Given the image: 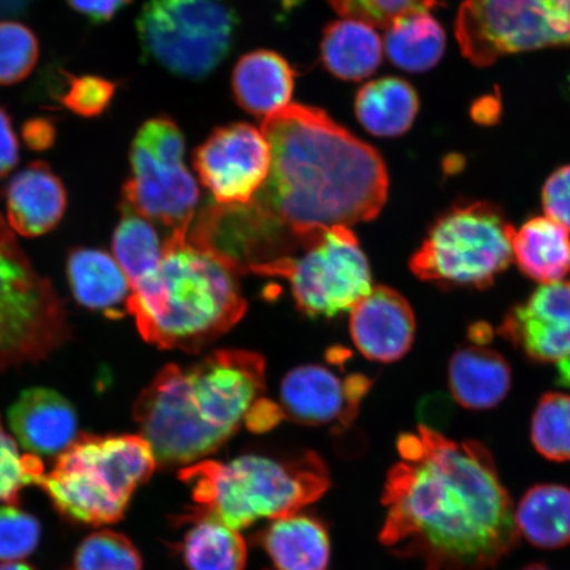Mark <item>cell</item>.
<instances>
[{
    "mask_svg": "<svg viewBox=\"0 0 570 570\" xmlns=\"http://www.w3.org/2000/svg\"><path fill=\"white\" fill-rule=\"evenodd\" d=\"M271 149L265 184L246 205L199 214L205 245L244 274L291 255L321 227L367 223L387 202L380 153L324 110L289 105L263 119Z\"/></svg>",
    "mask_w": 570,
    "mask_h": 570,
    "instance_id": "cell-1",
    "label": "cell"
},
{
    "mask_svg": "<svg viewBox=\"0 0 570 570\" xmlns=\"http://www.w3.org/2000/svg\"><path fill=\"white\" fill-rule=\"evenodd\" d=\"M381 543L422 570H495L519 543L514 501L490 449L426 425L396 441Z\"/></svg>",
    "mask_w": 570,
    "mask_h": 570,
    "instance_id": "cell-2",
    "label": "cell"
},
{
    "mask_svg": "<svg viewBox=\"0 0 570 570\" xmlns=\"http://www.w3.org/2000/svg\"><path fill=\"white\" fill-rule=\"evenodd\" d=\"M265 389L262 355L219 351L188 367H164L139 395L134 419L160 466L185 468L217 452Z\"/></svg>",
    "mask_w": 570,
    "mask_h": 570,
    "instance_id": "cell-3",
    "label": "cell"
},
{
    "mask_svg": "<svg viewBox=\"0 0 570 570\" xmlns=\"http://www.w3.org/2000/svg\"><path fill=\"white\" fill-rule=\"evenodd\" d=\"M237 275L189 232L170 233L158 275L131 291L126 309L149 344L197 353L245 316Z\"/></svg>",
    "mask_w": 570,
    "mask_h": 570,
    "instance_id": "cell-4",
    "label": "cell"
},
{
    "mask_svg": "<svg viewBox=\"0 0 570 570\" xmlns=\"http://www.w3.org/2000/svg\"><path fill=\"white\" fill-rule=\"evenodd\" d=\"M180 480L190 488L196 509L233 530L263 519L296 514L330 488V474L315 453L295 459L244 454L230 461L205 460L185 466Z\"/></svg>",
    "mask_w": 570,
    "mask_h": 570,
    "instance_id": "cell-5",
    "label": "cell"
},
{
    "mask_svg": "<svg viewBox=\"0 0 570 570\" xmlns=\"http://www.w3.org/2000/svg\"><path fill=\"white\" fill-rule=\"evenodd\" d=\"M156 465L153 448L140 434L85 433L59 454L39 487L69 522L114 524L124 519Z\"/></svg>",
    "mask_w": 570,
    "mask_h": 570,
    "instance_id": "cell-6",
    "label": "cell"
},
{
    "mask_svg": "<svg viewBox=\"0 0 570 570\" xmlns=\"http://www.w3.org/2000/svg\"><path fill=\"white\" fill-rule=\"evenodd\" d=\"M515 227L489 202H459L440 214L410 267L443 289H487L514 261Z\"/></svg>",
    "mask_w": 570,
    "mask_h": 570,
    "instance_id": "cell-7",
    "label": "cell"
},
{
    "mask_svg": "<svg viewBox=\"0 0 570 570\" xmlns=\"http://www.w3.org/2000/svg\"><path fill=\"white\" fill-rule=\"evenodd\" d=\"M239 18L227 0H147L137 19L149 60L202 81L230 55Z\"/></svg>",
    "mask_w": 570,
    "mask_h": 570,
    "instance_id": "cell-8",
    "label": "cell"
},
{
    "mask_svg": "<svg viewBox=\"0 0 570 570\" xmlns=\"http://www.w3.org/2000/svg\"><path fill=\"white\" fill-rule=\"evenodd\" d=\"M298 253L249 269L283 277L304 315L332 318L352 311L372 287V271L351 227H321L298 240Z\"/></svg>",
    "mask_w": 570,
    "mask_h": 570,
    "instance_id": "cell-9",
    "label": "cell"
},
{
    "mask_svg": "<svg viewBox=\"0 0 570 570\" xmlns=\"http://www.w3.org/2000/svg\"><path fill=\"white\" fill-rule=\"evenodd\" d=\"M68 336L67 312L53 285L36 273L0 216V367L45 360Z\"/></svg>",
    "mask_w": 570,
    "mask_h": 570,
    "instance_id": "cell-10",
    "label": "cell"
},
{
    "mask_svg": "<svg viewBox=\"0 0 570 570\" xmlns=\"http://www.w3.org/2000/svg\"><path fill=\"white\" fill-rule=\"evenodd\" d=\"M184 154V135L173 119L147 120L132 140L131 176L122 191V203L170 233L189 232L199 199Z\"/></svg>",
    "mask_w": 570,
    "mask_h": 570,
    "instance_id": "cell-11",
    "label": "cell"
},
{
    "mask_svg": "<svg viewBox=\"0 0 570 570\" xmlns=\"http://www.w3.org/2000/svg\"><path fill=\"white\" fill-rule=\"evenodd\" d=\"M455 35L476 67L512 53L570 46V0H466Z\"/></svg>",
    "mask_w": 570,
    "mask_h": 570,
    "instance_id": "cell-12",
    "label": "cell"
},
{
    "mask_svg": "<svg viewBox=\"0 0 570 570\" xmlns=\"http://www.w3.org/2000/svg\"><path fill=\"white\" fill-rule=\"evenodd\" d=\"M194 166L217 205H246L266 181L271 149L254 126L232 124L216 128L197 147Z\"/></svg>",
    "mask_w": 570,
    "mask_h": 570,
    "instance_id": "cell-13",
    "label": "cell"
},
{
    "mask_svg": "<svg viewBox=\"0 0 570 570\" xmlns=\"http://www.w3.org/2000/svg\"><path fill=\"white\" fill-rule=\"evenodd\" d=\"M498 333L530 361L566 358L570 355V279L540 285L505 313Z\"/></svg>",
    "mask_w": 570,
    "mask_h": 570,
    "instance_id": "cell-14",
    "label": "cell"
},
{
    "mask_svg": "<svg viewBox=\"0 0 570 570\" xmlns=\"http://www.w3.org/2000/svg\"><path fill=\"white\" fill-rule=\"evenodd\" d=\"M372 382L361 374L346 380L320 365H305L285 375L281 386L284 417L305 425L347 426L358 415L360 404Z\"/></svg>",
    "mask_w": 570,
    "mask_h": 570,
    "instance_id": "cell-15",
    "label": "cell"
},
{
    "mask_svg": "<svg viewBox=\"0 0 570 570\" xmlns=\"http://www.w3.org/2000/svg\"><path fill=\"white\" fill-rule=\"evenodd\" d=\"M416 320L411 305L395 289L375 287L352 309L351 333L366 358L391 363L402 360L415 340Z\"/></svg>",
    "mask_w": 570,
    "mask_h": 570,
    "instance_id": "cell-16",
    "label": "cell"
},
{
    "mask_svg": "<svg viewBox=\"0 0 570 570\" xmlns=\"http://www.w3.org/2000/svg\"><path fill=\"white\" fill-rule=\"evenodd\" d=\"M9 423L20 445L36 455L60 454L78 436L73 405L45 387L21 392L9 411Z\"/></svg>",
    "mask_w": 570,
    "mask_h": 570,
    "instance_id": "cell-17",
    "label": "cell"
},
{
    "mask_svg": "<svg viewBox=\"0 0 570 570\" xmlns=\"http://www.w3.org/2000/svg\"><path fill=\"white\" fill-rule=\"evenodd\" d=\"M6 195L7 224L27 238L51 232L66 213V188L47 163L36 161L21 170Z\"/></svg>",
    "mask_w": 570,
    "mask_h": 570,
    "instance_id": "cell-18",
    "label": "cell"
},
{
    "mask_svg": "<svg viewBox=\"0 0 570 570\" xmlns=\"http://www.w3.org/2000/svg\"><path fill=\"white\" fill-rule=\"evenodd\" d=\"M449 389L454 402L469 411H489L508 397L512 384L509 362L484 346L462 347L449 362Z\"/></svg>",
    "mask_w": 570,
    "mask_h": 570,
    "instance_id": "cell-19",
    "label": "cell"
},
{
    "mask_svg": "<svg viewBox=\"0 0 570 570\" xmlns=\"http://www.w3.org/2000/svg\"><path fill=\"white\" fill-rule=\"evenodd\" d=\"M296 71L273 51L249 52L235 66L232 87L235 101L254 117L267 118L287 107L295 89Z\"/></svg>",
    "mask_w": 570,
    "mask_h": 570,
    "instance_id": "cell-20",
    "label": "cell"
},
{
    "mask_svg": "<svg viewBox=\"0 0 570 570\" xmlns=\"http://www.w3.org/2000/svg\"><path fill=\"white\" fill-rule=\"evenodd\" d=\"M520 539L543 551L570 546V488L546 482L533 484L514 509Z\"/></svg>",
    "mask_w": 570,
    "mask_h": 570,
    "instance_id": "cell-21",
    "label": "cell"
},
{
    "mask_svg": "<svg viewBox=\"0 0 570 570\" xmlns=\"http://www.w3.org/2000/svg\"><path fill=\"white\" fill-rule=\"evenodd\" d=\"M277 570H326L331 539L320 520L291 514L273 520L261 537Z\"/></svg>",
    "mask_w": 570,
    "mask_h": 570,
    "instance_id": "cell-22",
    "label": "cell"
},
{
    "mask_svg": "<svg viewBox=\"0 0 570 570\" xmlns=\"http://www.w3.org/2000/svg\"><path fill=\"white\" fill-rule=\"evenodd\" d=\"M68 279L75 297L90 309L120 317L119 306H127L130 282L118 262L99 249H75L68 259Z\"/></svg>",
    "mask_w": 570,
    "mask_h": 570,
    "instance_id": "cell-23",
    "label": "cell"
},
{
    "mask_svg": "<svg viewBox=\"0 0 570 570\" xmlns=\"http://www.w3.org/2000/svg\"><path fill=\"white\" fill-rule=\"evenodd\" d=\"M512 254L530 279L541 285L564 281L570 273V232L550 217H533L515 232Z\"/></svg>",
    "mask_w": 570,
    "mask_h": 570,
    "instance_id": "cell-24",
    "label": "cell"
},
{
    "mask_svg": "<svg viewBox=\"0 0 570 570\" xmlns=\"http://www.w3.org/2000/svg\"><path fill=\"white\" fill-rule=\"evenodd\" d=\"M383 57V45L372 26L346 19L333 21L321 40V61L334 77L360 81L375 73Z\"/></svg>",
    "mask_w": 570,
    "mask_h": 570,
    "instance_id": "cell-25",
    "label": "cell"
},
{
    "mask_svg": "<svg viewBox=\"0 0 570 570\" xmlns=\"http://www.w3.org/2000/svg\"><path fill=\"white\" fill-rule=\"evenodd\" d=\"M419 106L416 90L397 77L368 82L355 98L356 118L377 138H396L407 132L415 122Z\"/></svg>",
    "mask_w": 570,
    "mask_h": 570,
    "instance_id": "cell-26",
    "label": "cell"
},
{
    "mask_svg": "<svg viewBox=\"0 0 570 570\" xmlns=\"http://www.w3.org/2000/svg\"><path fill=\"white\" fill-rule=\"evenodd\" d=\"M178 550L189 570H245L247 546L237 530L219 520L190 511Z\"/></svg>",
    "mask_w": 570,
    "mask_h": 570,
    "instance_id": "cell-27",
    "label": "cell"
},
{
    "mask_svg": "<svg viewBox=\"0 0 570 570\" xmlns=\"http://www.w3.org/2000/svg\"><path fill=\"white\" fill-rule=\"evenodd\" d=\"M384 49L395 67L423 73L443 57L445 32L431 12L410 13L387 27Z\"/></svg>",
    "mask_w": 570,
    "mask_h": 570,
    "instance_id": "cell-28",
    "label": "cell"
},
{
    "mask_svg": "<svg viewBox=\"0 0 570 570\" xmlns=\"http://www.w3.org/2000/svg\"><path fill=\"white\" fill-rule=\"evenodd\" d=\"M120 210L122 218L114 234L112 249L134 291L158 275L163 244L151 220L140 216L125 203L120 204Z\"/></svg>",
    "mask_w": 570,
    "mask_h": 570,
    "instance_id": "cell-29",
    "label": "cell"
},
{
    "mask_svg": "<svg viewBox=\"0 0 570 570\" xmlns=\"http://www.w3.org/2000/svg\"><path fill=\"white\" fill-rule=\"evenodd\" d=\"M530 439L534 451L547 461L570 462V394L547 392L539 399Z\"/></svg>",
    "mask_w": 570,
    "mask_h": 570,
    "instance_id": "cell-30",
    "label": "cell"
},
{
    "mask_svg": "<svg viewBox=\"0 0 570 570\" xmlns=\"http://www.w3.org/2000/svg\"><path fill=\"white\" fill-rule=\"evenodd\" d=\"M142 561L132 541L111 530L89 534L78 546L71 570H141Z\"/></svg>",
    "mask_w": 570,
    "mask_h": 570,
    "instance_id": "cell-31",
    "label": "cell"
},
{
    "mask_svg": "<svg viewBox=\"0 0 570 570\" xmlns=\"http://www.w3.org/2000/svg\"><path fill=\"white\" fill-rule=\"evenodd\" d=\"M39 40L18 21H0V85L10 87L26 80L38 63Z\"/></svg>",
    "mask_w": 570,
    "mask_h": 570,
    "instance_id": "cell-32",
    "label": "cell"
},
{
    "mask_svg": "<svg viewBox=\"0 0 570 570\" xmlns=\"http://www.w3.org/2000/svg\"><path fill=\"white\" fill-rule=\"evenodd\" d=\"M45 475L39 455L21 454L17 441L0 422V502L18 503L21 490L32 483L40 484Z\"/></svg>",
    "mask_w": 570,
    "mask_h": 570,
    "instance_id": "cell-33",
    "label": "cell"
},
{
    "mask_svg": "<svg viewBox=\"0 0 570 570\" xmlns=\"http://www.w3.org/2000/svg\"><path fill=\"white\" fill-rule=\"evenodd\" d=\"M338 16L387 28L399 18L415 12H431L439 0H327Z\"/></svg>",
    "mask_w": 570,
    "mask_h": 570,
    "instance_id": "cell-34",
    "label": "cell"
},
{
    "mask_svg": "<svg viewBox=\"0 0 570 570\" xmlns=\"http://www.w3.org/2000/svg\"><path fill=\"white\" fill-rule=\"evenodd\" d=\"M40 539L41 524L38 519L13 504L0 508V561L28 558L38 548Z\"/></svg>",
    "mask_w": 570,
    "mask_h": 570,
    "instance_id": "cell-35",
    "label": "cell"
},
{
    "mask_svg": "<svg viewBox=\"0 0 570 570\" xmlns=\"http://www.w3.org/2000/svg\"><path fill=\"white\" fill-rule=\"evenodd\" d=\"M66 75L68 78L67 89L59 97V101L78 117L101 116L111 104L112 98L116 97L118 85L104 77Z\"/></svg>",
    "mask_w": 570,
    "mask_h": 570,
    "instance_id": "cell-36",
    "label": "cell"
},
{
    "mask_svg": "<svg viewBox=\"0 0 570 570\" xmlns=\"http://www.w3.org/2000/svg\"><path fill=\"white\" fill-rule=\"evenodd\" d=\"M541 202L546 216L570 232V166L561 167L548 177Z\"/></svg>",
    "mask_w": 570,
    "mask_h": 570,
    "instance_id": "cell-37",
    "label": "cell"
},
{
    "mask_svg": "<svg viewBox=\"0 0 570 570\" xmlns=\"http://www.w3.org/2000/svg\"><path fill=\"white\" fill-rule=\"evenodd\" d=\"M71 10L81 13L91 23L101 24L112 20L132 0H67Z\"/></svg>",
    "mask_w": 570,
    "mask_h": 570,
    "instance_id": "cell-38",
    "label": "cell"
},
{
    "mask_svg": "<svg viewBox=\"0 0 570 570\" xmlns=\"http://www.w3.org/2000/svg\"><path fill=\"white\" fill-rule=\"evenodd\" d=\"M19 161V142L10 114L0 107V177L11 173Z\"/></svg>",
    "mask_w": 570,
    "mask_h": 570,
    "instance_id": "cell-39",
    "label": "cell"
},
{
    "mask_svg": "<svg viewBox=\"0 0 570 570\" xmlns=\"http://www.w3.org/2000/svg\"><path fill=\"white\" fill-rule=\"evenodd\" d=\"M21 138L33 151H46L55 145L56 126L51 118L35 117L21 127Z\"/></svg>",
    "mask_w": 570,
    "mask_h": 570,
    "instance_id": "cell-40",
    "label": "cell"
},
{
    "mask_svg": "<svg viewBox=\"0 0 570 570\" xmlns=\"http://www.w3.org/2000/svg\"><path fill=\"white\" fill-rule=\"evenodd\" d=\"M283 419L284 415L281 405L267 401V399L263 401V399L259 397L247 412L245 423L249 431L263 433L273 430Z\"/></svg>",
    "mask_w": 570,
    "mask_h": 570,
    "instance_id": "cell-41",
    "label": "cell"
},
{
    "mask_svg": "<svg viewBox=\"0 0 570 570\" xmlns=\"http://www.w3.org/2000/svg\"><path fill=\"white\" fill-rule=\"evenodd\" d=\"M556 381L562 387L570 389V355L556 362Z\"/></svg>",
    "mask_w": 570,
    "mask_h": 570,
    "instance_id": "cell-42",
    "label": "cell"
},
{
    "mask_svg": "<svg viewBox=\"0 0 570 570\" xmlns=\"http://www.w3.org/2000/svg\"><path fill=\"white\" fill-rule=\"evenodd\" d=\"M470 338H472L476 346L487 345V342L491 338V327L487 324H476L470 330Z\"/></svg>",
    "mask_w": 570,
    "mask_h": 570,
    "instance_id": "cell-43",
    "label": "cell"
},
{
    "mask_svg": "<svg viewBox=\"0 0 570 570\" xmlns=\"http://www.w3.org/2000/svg\"><path fill=\"white\" fill-rule=\"evenodd\" d=\"M0 570H36L32 566L26 564V562L11 561L0 564Z\"/></svg>",
    "mask_w": 570,
    "mask_h": 570,
    "instance_id": "cell-44",
    "label": "cell"
},
{
    "mask_svg": "<svg viewBox=\"0 0 570 570\" xmlns=\"http://www.w3.org/2000/svg\"><path fill=\"white\" fill-rule=\"evenodd\" d=\"M518 570H553V569H551L550 567H547L544 564H539V562H534V564L525 566Z\"/></svg>",
    "mask_w": 570,
    "mask_h": 570,
    "instance_id": "cell-45",
    "label": "cell"
}]
</instances>
